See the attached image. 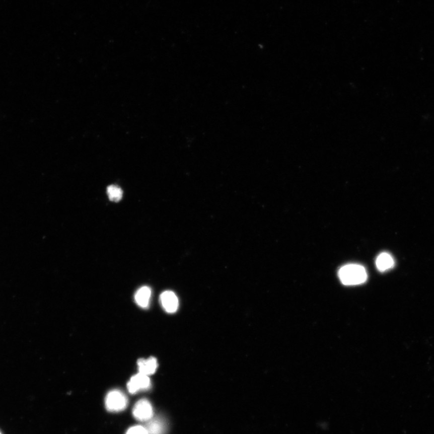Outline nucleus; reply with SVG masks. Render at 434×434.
I'll return each mask as SVG.
<instances>
[{
  "mask_svg": "<svg viewBox=\"0 0 434 434\" xmlns=\"http://www.w3.org/2000/svg\"><path fill=\"white\" fill-rule=\"evenodd\" d=\"M341 282L345 285H356L365 283L368 274L365 267L357 264H348L340 268L338 273Z\"/></svg>",
  "mask_w": 434,
  "mask_h": 434,
  "instance_id": "f257e3e1",
  "label": "nucleus"
},
{
  "mask_svg": "<svg viewBox=\"0 0 434 434\" xmlns=\"http://www.w3.org/2000/svg\"><path fill=\"white\" fill-rule=\"evenodd\" d=\"M128 404L127 397L121 391L115 390L110 391L106 398V407L111 412L124 410Z\"/></svg>",
  "mask_w": 434,
  "mask_h": 434,
  "instance_id": "f03ea898",
  "label": "nucleus"
},
{
  "mask_svg": "<svg viewBox=\"0 0 434 434\" xmlns=\"http://www.w3.org/2000/svg\"><path fill=\"white\" fill-rule=\"evenodd\" d=\"M132 412L134 417L136 420L142 421L152 419L154 415L151 403L146 399H140L136 403Z\"/></svg>",
  "mask_w": 434,
  "mask_h": 434,
  "instance_id": "7ed1b4c3",
  "label": "nucleus"
},
{
  "mask_svg": "<svg viewBox=\"0 0 434 434\" xmlns=\"http://www.w3.org/2000/svg\"><path fill=\"white\" fill-rule=\"evenodd\" d=\"M151 386V379L149 376L138 374L133 376L127 384L128 391L134 394L139 391L149 390Z\"/></svg>",
  "mask_w": 434,
  "mask_h": 434,
  "instance_id": "20e7f679",
  "label": "nucleus"
},
{
  "mask_svg": "<svg viewBox=\"0 0 434 434\" xmlns=\"http://www.w3.org/2000/svg\"><path fill=\"white\" fill-rule=\"evenodd\" d=\"M160 301L163 308L167 313H174L178 308V299L172 291H166L162 293Z\"/></svg>",
  "mask_w": 434,
  "mask_h": 434,
  "instance_id": "39448f33",
  "label": "nucleus"
},
{
  "mask_svg": "<svg viewBox=\"0 0 434 434\" xmlns=\"http://www.w3.org/2000/svg\"><path fill=\"white\" fill-rule=\"evenodd\" d=\"M137 365L139 374L149 377L155 374L158 366L157 359L154 357H151L148 359H139L137 360Z\"/></svg>",
  "mask_w": 434,
  "mask_h": 434,
  "instance_id": "423d86ee",
  "label": "nucleus"
},
{
  "mask_svg": "<svg viewBox=\"0 0 434 434\" xmlns=\"http://www.w3.org/2000/svg\"><path fill=\"white\" fill-rule=\"evenodd\" d=\"M152 296V290L149 286L140 288L134 295V300L140 307L146 308L149 307Z\"/></svg>",
  "mask_w": 434,
  "mask_h": 434,
  "instance_id": "0eeeda50",
  "label": "nucleus"
},
{
  "mask_svg": "<svg viewBox=\"0 0 434 434\" xmlns=\"http://www.w3.org/2000/svg\"><path fill=\"white\" fill-rule=\"evenodd\" d=\"M376 265L380 271H386L394 267V259L389 253H382L378 256L377 261H376Z\"/></svg>",
  "mask_w": 434,
  "mask_h": 434,
  "instance_id": "6e6552de",
  "label": "nucleus"
},
{
  "mask_svg": "<svg viewBox=\"0 0 434 434\" xmlns=\"http://www.w3.org/2000/svg\"><path fill=\"white\" fill-rule=\"evenodd\" d=\"M145 427L148 434H164L166 429L164 420L160 418H152Z\"/></svg>",
  "mask_w": 434,
  "mask_h": 434,
  "instance_id": "1a4fd4ad",
  "label": "nucleus"
},
{
  "mask_svg": "<svg viewBox=\"0 0 434 434\" xmlns=\"http://www.w3.org/2000/svg\"><path fill=\"white\" fill-rule=\"evenodd\" d=\"M107 193H108L109 200L115 201V202L120 201L123 194L122 189L116 185L109 186L107 188Z\"/></svg>",
  "mask_w": 434,
  "mask_h": 434,
  "instance_id": "9d476101",
  "label": "nucleus"
},
{
  "mask_svg": "<svg viewBox=\"0 0 434 434\" xmlns=\"http://www.w3.org/2000/svg\"><path fill=\"white\" fill-rule=\"evenodd\" d=\"M126 434H148L145 427L134 426L127 430Z\"/></svg>",
  "mask_w": 434,
  "mask_h": 434,
  "instance_id": "9b49d317",
  "label": "nucleus"
},
{
  "mask_svg": "<svg viewBox=\"0 0 434 434\" xmlns=\"http://www.w3.org/2000/svg\"><path fill=\"white\" fill-rule=\"evenodd\" d=\"M0 434H2V433H1V432H0Z\"/></svg>",
  "mask_w": 434,
  "mask_h": 434,
  "instance_id": "f8f14e48",
  "label": "nucleus"
}]
</instances>
